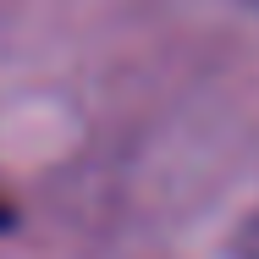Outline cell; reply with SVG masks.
<instances>
[{
    "instance_id": "obj_1",
    "label": "cell",
    "mask_w": 259,
    "mask_h": 259,
    "mask_svg": "<svg viewBox=\"0 0 259 259\" xmlns=\"http://www.w3.org/2000/svg\"><path fill=\"white\" fill-rule=\"evenodd\" d=\"M0 221H6V209H0Z\"/></svg>"
}]
</instances>
